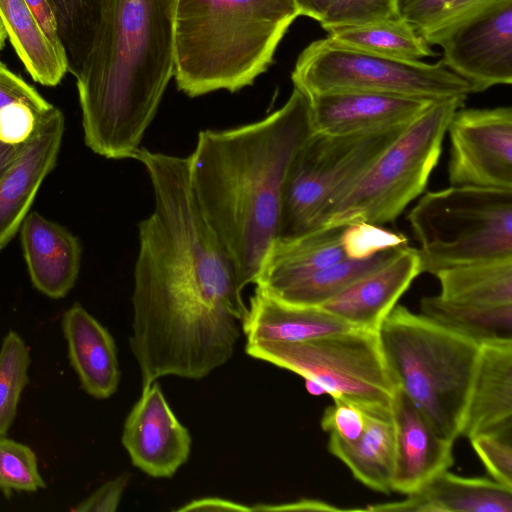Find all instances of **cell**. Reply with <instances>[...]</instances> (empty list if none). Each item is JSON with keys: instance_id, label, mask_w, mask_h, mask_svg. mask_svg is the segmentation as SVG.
Returning <instances> with one entry per match:
<instances>
[{"instance_id": "obj_1", "label": "cell", "mask_w": 512, "mask_h": 512, "mask_svg": "<svg viewBox=\"0 0 512 512\" xmlns=\"http://www.w3.org/2000/svg\"><path fill=\"white\" fill-rule=\"evenodd\" d=\"M152 213L138 225L129 345L142 389L200 380L233 356L248 315L234 266L194 196L189 156L140 148Z\"/></svg>"}, {"instance_id": "obj_2", "label": "cell", "mask_w": 512, "mask_h": 512, "mask_svg": "<svg viewBox=\"0 0 512 512\" xmlns=\"http://www.w3.org/2000/svg\"><path fill=\"white\" fill-rule=\"evenodd\" d=\"M312 131L309 98L294 87L264 119L198 135L189 156L191 187L244 289L255 284L278 238L286 177Z\"/></svg>"}, {"instance_id": "obj_3", "label": "cell", "mask_w": 512, "mask_h": 512, "mask_svg": "<svg viewBox=\"0 0 512 512\" xmlns=\"http://www.w3.org/2000/svg\"><path fill=\"white\" fill-rule=\"evenodd\" d=\"M176 0H111L76 76L85 144L133 158L175 69Z\"/></svg>"}, {"instance_id": "obj_4", "label": "cell", "mask_w": 512, "mask_h": 512, "mask_svg": "<svg viewBox=\"0 0 512 512\" xmlns=\"http://www.w3.org/2000/svg\"><path fill=\"white\" fill-rule=\"evenodd\" d=\"M298 16L293 0H176L178 88L196 97L253 84Z\"/></svg>"}, {"instance_id": "obj_5", "label": "cell", "mask_w": 512, "mask_h": 512, "mask_svg": "<svg viewBox=\"0 0 512 512\" xmlns=\"http://www.w3.org/2000/svg\"><path fill=\"white\" fill-rule=\"evenodd\" d=\"M377 334L396 388L454 443L461 436L481 345L404 306L390 311Z\"/></svg>"}, {"instance_id": "obj_6", "label": "cell", "mask_w": 512, "mask_h": 512, "mask_svg": "<svg viewBox=\"0 0 512 512\" xmlns=\"http://www.w3.org/2000/svg\"><path fill=\"white\" fill-rule=\"evenodd\" d=\"M408 220L422 273L512 257V190L450 186L427 192Z\"/></svg>"}, {"instance_id": "obj_7", "label": "cell", "mask_w": 512, "mask_h": 512, "mask_svg": "<svg viewBox=\"0 0 512 512\" xmlns=\"http://www.w3.org/2000/svg\"><path fill=\"white\" fill-rule=\"evenodd\" d=\"M465 99L435 101L343 193L319 228L394 221L424 192L449 122Z\"/></svg>"}, {"instance_id": "obj_8", "label": "cell", "mask_w": 512, "mask_h": 512, "mask_svg": "<svg viewBox=\"0 0 512 512\" xmlns=\"http://www.w3.org/2000/svg\"><path fill=\"white\" fill-rule=\"evenodd\" d=\"M410 124L349 135L312 131L286 177L278 238L318 229L343 193Z\"/></svg>"}, {"instance_id": "obj_9", "label": "cell", "mask_w": 512, "mask_h": 512, "mask_svg": "<svg viewBox=\"0 0 512 512\" xmlns=\"http://www.w3.org/2000/svg\"><path fill=\"white\" fill-rule=\"evenodd\" d=\"M306 95L363 91L430 100L464 97L469 84L439 61H404L337 45L326 37L310 43L291 75Z\"/></svg>"}, {"instance_id": "obj_10", "label": "cell", "mask_w": 512, "mask_h": 512, "mask_svg": "<svg viewBox=\"0 0 512 512\" xmlns=\"http://www.w3.org/2000/svg\"><path fill=\"white\" fill-rule=\"evenodd\" d=\"M245 351L318 383L333 399L391 407L397 389L377 331L354 328L302 342L247 341Z\"/></svg>"}, {"instance_id": "obj_11", "label": "cell", "mask_w": 512, "mask_h": 512, "mask_svg": "<svg viewBox=\"0 0 512 512\" xmlns=\"http://www.w3.org/2000/svg\"><path fill=\"white\" fill-rule=\"evenodd\" d=\"M450 138V186L512 190V108L458 109Z\"/></svg>"}, {"instance_id": "obj_12", "label": "cell", "mask_w": 512, "mask_h": 512, "mask_svg": "<svg viewBox=\"0 0 512 512\" xmlns=\"http://www.w3.org/2000/svg\"><path fill=\"white\" fill-rule=\"evenodd\" d=\"M442 63L471 93L512 83V0H498L451 30L439 43Z\"/></svg>"}, {"instance_id": "obj_13", "label": "cell", "mask_w": 512, "mask_h": 512, "mask_svg": "<svg viewBox=\"0 0 512 512\" xmlns=\"http://www.w3.org/2000/svg\"><path fill=\"white\" fill-rule=\"evenodd\" d=\"M121 441L132 464L154 478L172 477L187 462L192 442L157 381L142 389L125 419Z\"/></svg>"}, {"instance_id": "obj_14", "label": "cell", "mask_w": 512, "mask_h": 512, "mask_svg": "<svg viewBox=\"0 0 512 512\" xmlns=\"http://www.w3.org/2000/svg\"><path fill=\"white\" fill-rule=\"evenodd\" d=\"M307 96L313 132L330 135L366 133L408 125L435 102L363 91H334Z\"/></svg>"}, {"instance_id": "obj_15", "label": "cell", "mask_w": 512, "mask_h": 512, "mask_svg": "<svg viewBox=\"0 0 512 512\" xmlns=\"http://www.w3.org/2000/svg\"><path fill=\"white\" fill-rule=\"evenodd\" d=\"M64 116L53 107L0 178V251L20 229L35 196L56 165L64 135Z\"/></svg>"}, {"instance_id": "obj_16", "label": "cell", "mask_w": 512, "mask_h": 512, "mask_svg": "<svg viewBox=\"0 0 512 512\" xmlns=\"http://www.w3.org/2000/svg\"><path fill=\"white\" fill-rule=\"evenodd\" d=\"M391 413L395 432L391 491L409 495L453 464V442L443 438L399 389L394 394Z\"/></svg>"}, {"instance_id": "obj_17", "label": "cell", "mask_w": 512, "mask_h": 512, "mask_svg": "<svg viewBox=\"0 0 512 512\" xmlns=\"http://www.w3.org/2000/svg\"><path fill=\"white\" fill-rule=\"evenodd\" d=\"M421 273L419 249L406 245L379 269L320 307L354 328L377 331L399 298Z\"/></svg>"}, {"instance_id": "obj_18", "label": "cell", "mask_w": 512, "mask_h": 512, "mask_svg": "<svg viewBox=\"0 0 512 512\" xmlns=\"http://www.w3.org/2000/svg\"><path fill=\"white\" fill-rule=\"evenodd\" d=\"M20 238L34 287L53 299L65 297L80 271L81 245L77 237L34 211L25 217Z\"/></svg>"}, {"instance_id": "obj_19", "label": "cell", "mask_w": 512, "mask_h": 512, "mask_svg": "<svg viewBox=\"0 0 512 512\" xmlns=\"http://www.w3.org/2000/svg\"><path fill=\"white\" fill-rule=\"evenodd\" d=\"M345 225L318 228L300 236L277 238L262 263L256 289L274 297L281 291L347 258L342 244Z\"/></svg>"}, {"instance_id": "obj_20", "label": "cell", "mask_w": 512, "mask_h": 512, "mask_svg": "<svg viewBox=\"0 0 512 512\" xmlns=\"http://www.w3.org/2000/svg\"><path fill=\"white\" fill-rule=\"evenodd\" d=\"M62 328L81 387L96 399L111 397L121 376L111 333L78 303L63 314Z\"/></svg>"}, {"instance_id": "obj_21", "label": "cell", "mask_w": 512, "mask_h": 512, "mask_svg": "<svg viewBox=\"0 0 512 512\" xmlns=\"http://www.w3.org/2000/svg\"><path fill=\"white\" fill-rule=\"evenodd\" d=\"M512 424V341L483 343L461 435L471 437Z\"/></svg>"}, {"instance_id": "obj_22", "label": "cell", "mask_w": 512, "mask_h": 512, "mask_svg": "<svg viewBox=\"0 0 512 512\" xmlns=\"http://www.w3.org/2000/svg\"><path fill=\"white\" fill-rule=\"evenodd\" d=\"M370 511L512 512V488L486 478L443 471L399 502L368 506Z\"/></svg>"}, {"instance_id": "obj_23", "label": "cell", "mask_w": 512, "mask_h": 512, "mask_svg": "<svg viewBox=\"0 0 512 512\" xmlns=\"http://www.w3.org/2000/svg\"><path fill=\"white\" fill-rule=\"evenodd\" d=\"M354 329L320 306L279 301L259 290L250 298L243 325L247 341L302 342Z\"/></svg>"}, {"instance_id": "obj_24", "label": "cell", "mask_w": 512, "mask_h": 512, "mask_svg": "<svg viewBox=\"0 0 512 512\" xmlns=\"http://www.w3.org/2000/svg\"><path fill=\"white\" fill-rule=\"evenodd\" d=\"M362 435L345 444L329 439L328 449L353 476L372 490L388 493L395 462V432L391 407L365 406Z\"/></svg>"}, {"instance_id": "obj_25", "label": "cell", "mask_w": 512, "mask_h": 512, "mask_svg": "<svg viewBox=\"0 0 512 512\" xmlns=\"http://www.w3.org/2000/svg\"><path fill=\"white\" fill-rule=\"evenodd\" d=\"M0 19L31 77L45 86L57 85L68 71L66 58L45 36L25 0H0Z\"/></svg>"}, {"instance_id": "obj_26", "label": "cell", "mask_w": 512, "mask_h": 512, "mask_svg": "<svg viewBox=\"0 0 512 512\" xmlns=\"http://www.w3.org/2000/svg\"><path fill=\"white\" fill-rule=\"evenodd\" d=\"M331 42L357 51L404 61L436 55L415 27L402 16L327 30Z\"/></svg>"}, {"instance_id": "obj_27", "label": "cell", "mask_w": 512, "mask_h": 512, "mask_svg": "<svg viewBox=\"0 0 512 512\" xmlns=\"http://www.w3.org/2000/svg\"><path fill=\"white\" fill-rule=\"evenodd\" d=\"M421 314L480 345L512 341V304L476 305L449 301L438 296L421 300Z\"/></svg>"}, {"instance_id": "obj_28", "label": "cell", "mask_w": 512, "mask_h": 512, "mask_svg": "<svg viewBox=\"0 0 512 512\" xmlns=\"http://www.w3.org/2000/svg\"><path fill=\"white\" fill-rule=\"evenodd\" d=\"M439 296L476 304H512V257L472 263L439 271Z\"/></svg>"}, {"instance_id": "obj_29", "label": "cell", "mask_w": 512, "mask_h": 512, "mask_svg": "<svg viewBox=\"0 0 512 512\" xmlns=\"http://www.w3.org/2000/svg\"><path fill=\"white\" fill-rule=\"evenodd\" d=\"M402 247L404 246L387 249L365 259L344 258L302 279L272 298L293 305L321 306L361 278L379 269Z\"/></svg>"}, {"instance_id": "obj_30", "label": "cell", "mask_w": 512, "mask_h": 512, "mask_svg": "<svg viewBox=\"0 0 512 512\" xmlns=\"http://www.w3.org/2000/svg\"><path fill=\"white\" fill-rule=\"evenodd\" d=\"M54 12L68 71L75 77L93 45L111 0H48Z\"/></svg>"}, {"instance_id": "obj_31", "label": "cell", "mask_w": 512, "mask_h": 512, "mask_svg": "<svg viewBox=\"0 0 512 512\" xmlns=\"http://www.w3.org/2000/svg\"><path fill=\"white\" fill-rule=\"evenodd\" d=\"M498 0H401V16L431 46Z\"/></svg>"}, {"instance_id": "obj_32", "label": "cell", "mask_w": 512, "mask_h": 512, "mask_svg": "<svg viewBox=\"0 0 512 512\" xmlns=\"http://www.w3.org/2000/svg\"><path fill=\"white\" fill-rule=\"evenodd\" d=\"M30 363L24 340L10 330L0 348V437L7 435L15 420L21 393L28 383Z\"/></svg>"}, {"instance_id": "obj_33", "label": "cell", "mask_w": 512, "mask_h": 512, "mask_svg": "<svg viewBox=\"0 0 512 512\" xmlns=\"http://www.w3.org/2000/svg\"><path fill=\"white\" fill-rule=\"evenodd\" d=\"M45 487L34 451L23 443L0 437V490L8 496L12 491L35 492Z\"/></svg>"}, {"instance_id": "obj_34", "label": "cell", "mask_w": 512, "mask_h": 512, "mask_svg": "<svg viewBox=\"0 0 512 512\" xmlns=\"http://www.w3.org/2000/svg\"><path fill=\"white\" fill-rule=\"evenodd\" d=\"M469 440L493 480L512 488V424Z\"/></svg>"}, {"instance_id": "obj_35", "label": "cell", "mask_w": 512, "mask_h": 512, "mask_svg": "<svg viewBox=\"0 0 512 512\" xmlns=\"http://www.w3.org/2000/svg\"><path fill=\"white\" fill-rule=\"evenodd\" d=\"M401 0H331L319 22L327 31L334 27L401 17Z\"/></svg>"}, {"instance_id": "obj_36", "label": "cell", "mask_w": 512, "mask_h": 512, "mask_svg": "<svg viewBox=\"0 0 512 512\" xmlns=\"http://www.w3.org/2000/svg\"><path fill=\"white\" fill-rule=\"evenodd\" d=\"M342 244L347 258L365 259L387 249L408 245V239L382 225L358 222L345 225Z\"/></svg>"}, {"instance_id": "obj_37", "label": "cell", "mask_w": 512, "mask_h": 512, "mask_svg": "<svg viewBox=\"0 0 512 512\" xmlns=\"http://www.w3.org/2000/svg\"><path fill=\"white\" fill-rule=\"evenodd\" d=\"M45 99L18 101L0 109V141L23 144L36 130L42 118L53 108Z\"/></svg>"}, {"instance_id": "obj_38", "label": "cell", "mask_w": 512, "mask_h": 512, "mask_svg": "<svg viewBox=\"0 0 512 512\" xmlns=\"http://www.w3.org/2000/svg\"><path fill=\"white\" fill-rule=\"evenodd\" d=\"M366 424L364 405L344 398H335L321 419V427L330 435L329 439L349 444L363 433Z\"/></svg>"}, {"instance_id": "obj_39", "label": "cell", "mask_w": 512, "mask_h": 512, "mask_svg": "<svg viewBox=\"0 0 512 512\" xmlns=\"http://www.w3.org/2000/svg\"><path fill=\"white\" fill-rule=\"evenodd\" d=\"M130 474L122 473L102 484L92 494L72 508L76 512H114L117 510L123 493L129 483Z\"/></svg>"}, {"instance_id": "obj_40", "label": "cell", "mask_w": 512, "mask_h": 512, "mask_svg": "<svg viewBox=\"0 0 512 512\" xmlns=\"http://www.w3.org/2000/svg\"><path fill=\"white\" fill-rule=\"evenodd\" d=\"M42 100L44 98L32 86L0 62V109L18 101Z\"/></svg>"}, {"instance_id": "obj_41", "label": "cell", "mask_w": 512, "mask_h": 512, "mask_svg": "<svg viewBox=\"0 0 512 512\" xmlns=\"http://www.w3.org/2000/svg\"><path fill=\"white\" fill-rule=\"evenodd\" d=\"M40 28L52 45L65 56L60 42L57 22L48 0H25ZM66 58V57H65Z\"/></svg>"}, {"instance_id": "obj_42", "label": "cell", "mask_w": 512, "mask_h": 512, "mask_svg": "<svg viewBox=\"0 0 512 512\" xmlns=\"http://www.w3.org/2000/svg\"><path fill=\"white\" fill-rule=\"evenodd\" d=\"M178 512L188 511H252V507L218 497H205L193 500L178 508Z\"/></svg>"}, {"instance_id": "obj_43", "label": "cell", "mask_w": 512, "mask_h": 512, "mask_svg": "<svg viewBox=\"0 0 512 512\" xmlns=\"http://www.w3.org/2000/svg\"><path fill=\"white\" fill-rule=\"evenodd\" d=\"M318 511V510H325V511H337L340 510L339 508L329 505L327 503H324L322 501L318 500H311V499H302L296 502L292 503H285V504H277V505H267V504H257L256 506L252 507V511Z\"/></svg>"}, {"instance_id": "obj_44", "label": "cell", "mask_w": 512, "mask_h": 512, "mask_svg": "<svg viewBox=\"0 0 512 512\" xmlns=\"http://www.w3.org/2000/svg\"><path fill=\"white\" fill-rule=\"evenodd\" d=\"M300 16H306L320 22L331 0H293Z\"/></svg>"}, {"instance_id": "obj_45", "label": "cell", "mask_w": 512, "mask_h": 512, "mask_svg": "<svg viewBox=\"0 0 512 512\" xmlns=\"http://www.w3.org/2000/svg\"><path fill=\"white\" fill-rule=\"evenodd\" d=\"M23 144L13 145L0 141V178L16 159Z\"/></svg>"}, {"instance_id": "obj_46", "label": "cell", "mask_w": 512, "mask_h": 512, "mask_svg": "<svg viewBox=\"0 0 512 512\" xmlns=\"http://www.w3.org/2000/svg\"><path fill=\"white\" fill-rule=\"evenodd\" d=\"M305 381H306V388L310 394L321 395V394L326 393L325 389L318 383H316L312 380H308V379H305Z\"/></svg>"}, {"instance_id": "obj_47", "label": "cell", "mask_w": 512, "mask_h": 512, "mask_svg": "<svg viewBox=\"0 0 512 512\" xmlns=\"http://www.w3.org/2000/svg\"><path fill=\"white\" fill-rule=\"evenodd\" d=\"M7 38V32L6 29L0 19V51L2 50L5 40Z\"/></svg>"}]
</instances>
